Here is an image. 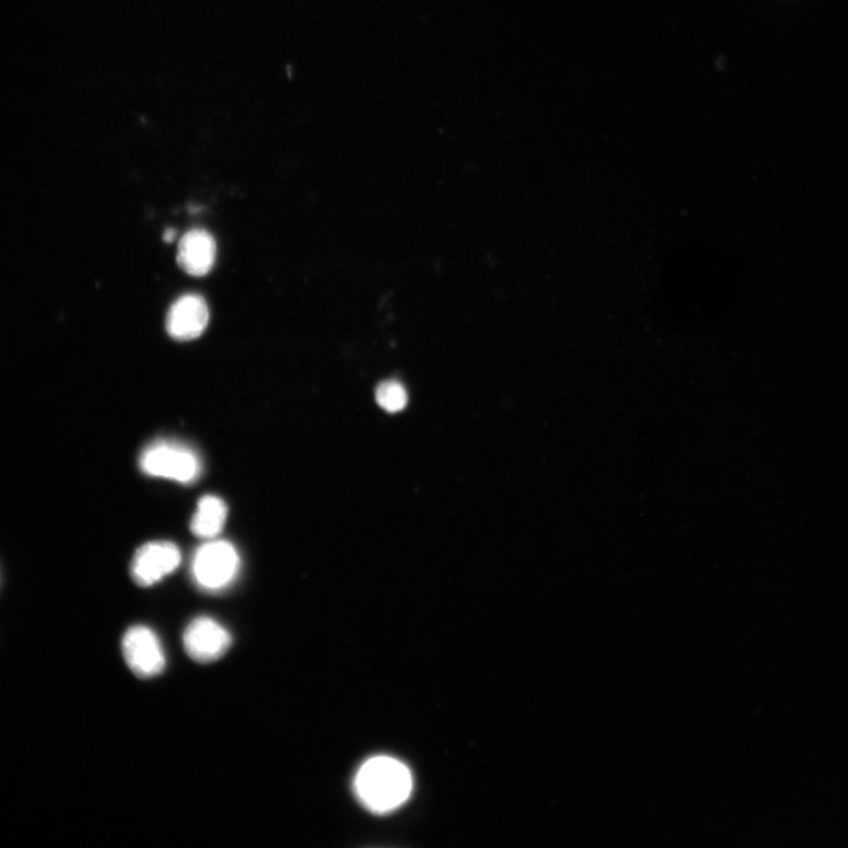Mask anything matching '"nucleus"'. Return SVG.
<instances>
[{"mask_svg":"<svg viewBox=\"0 0 848 848\" xmlns=\"http://www.w3.org/2000/svg\"><path fill=\"white\" fill-rule=\"evenodd\" d=\"M355 787L368 808L383 814L409 799L413 780L410 769L402 763L390 757H376L361 767Z\"/></svg>","mask_w":848,"mask_h":848,"instance_id":"f257e3e1","label":"nucleus"},{"mask_svg":"<svg viewBox=\"0 0 848 848\" xmlns=\"http://www.w3.org/2000/svg\"><path fill=\"white\" fill-rule=\"evenodd\" d=\"M128 669L141 679L159 675L165 669V654L156 633L146 625L128 629L122 641Z\"/></svg>","mask_w":848,"mask_h":848,"instance_id":"20e7f679","label":"nucleus"},{"mask_svg":"<svg viewBox=\"0 0 848 848\" xmlns=\"http://www.w3.org/2000/svg\"><path fill=\"white\" fill-rule=\"evenodd\" d=\"M139 466L147 475L184 485L195 483L201 472L198 455L172 439H157L146 446L141 454Z\"/></svg>","mask_w":848,"mask_h":848,"instance_id":"f03ea898","label":"nucleus"},{"mask_svg":"<svg viewBox=\"0 0 848 848\" xmlns=\"http://www.w3.org/2000/svg\"><path fill=\"white\" fill-rule=\"evenodd\" d=\"M241 559L234 545L211 539L200 546L193 558L192 573L195 582L207 592H220L238 576Z\"/></svg>","mask_w":848,"mask_h":848,"instance_id":"7ed1b4c3","label":"nucleus"},{"mask_svg":"<svg viewBox=\"0 0 848 848\" xmlns=\"http://www.w3.org/2000/svg\"><path fill=\"white\" fill-rule=\"evenodd\" d=\"M232 643L231 634L216 620L199 617L183 634L184 650L196 662L210 663L224 658Z\"/></svg>","mask_w":848,"mask_h":848,"instance_id":"39448f33","label":"nucleus"},{"mask_svg":"<svg viewBox=\"0 0 848 848\" xmlns=\"http://www.w3.org/2000/svg\"><path fill=\"white\" fill-rule=\"evenodd\" d=\"M376 401L381 409L399 413L407 405L409 396L402 383L395 380L384 381L376 390Z\"/></svg>","mask_w":848,"mask_h":848,"instance_id":"9d476101","label":"nucleus"},{"mask_svg":"<svg viewBox=\"0 0 848 848\" xmlns=\"http://www.w3.org/2000/svg\"><path fill=\"white\" fill-rule=\"evenodd\" d=\"M209 308L196 293L184 294L170 308L165 321L168 334L177 341H192L205 333L209 323Z\"/></svg>","mask_w":848,"mask_h":848,"instance_id":"0eeeda50","label":"nucleus"},{"mask_svg":"<svg viewBox=\"0 0 848 848\" xmlns=\"http://www.w3.org/2000/svg\"><path fill=\"white\" fill-rule=\"evenodd\" d=\"M182 560L178 547L168 541L142 546L132 563V578L142 587H151L174 573Z\"/></svg>","mask_w":848,"mask_h":848,"instance_id":"423d86ee","label":"nucleus"},{"mask_svg":"<svg viewBox=\"0 0 848 848\" xmlns=\"http://www.w3.org/2000/svg\"><path fill=\"white\" fill-rule=\"evenodd\" d=\"M216 255L214 237L206 230L195 229L182 237L177 262L189 275L205 276L214 268Z\"/></svg>","mask_w":848,"mask_h":848,"instance_id":"6e6552de","label":"nucleus"},{"mask_svg":"<svg viewBox=\"0 0 848 848\" xmlns=\"http://www.w3.org/2000/svg\"><path fill=\"white\" fill-rule=\"evenodd\" d=\"M175 237H176L175 229L165 230V232L163 234L164 242H167V244L173 242Z\"/></svg>","mask_w":848,"mask_h":848,"instance_id":"9b49d317","label":"nucleus"},{"mask_svg":"<svg viewBox=\"0 0 848 848\" xmlns=\"http://www.w3.org/2000/svg\"><path fill=\"white\" fill-rule=\"evenodd\" d=\"M228 518V507L215 495L200 497L192 520V531L201 539H215L224 530Z\"/></svg>","mask_w":848,"mask_h":848,"instance_id":"1a4fd4ad","label":"nucleus"}]
</instances>
